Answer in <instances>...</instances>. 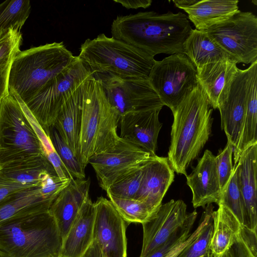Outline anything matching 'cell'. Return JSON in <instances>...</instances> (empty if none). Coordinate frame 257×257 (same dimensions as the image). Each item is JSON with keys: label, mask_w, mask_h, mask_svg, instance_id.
I'll list each match as a JSON object with an SVG mask.
<instances>
[{"label": "cell", "mask_w": 257, "mask_h": 257, "mask_svg": "<svg viewBox=\"0 0 257 257\" xmlns=\"http://www.w3.org/2000/svg\"><path fill=\"white\" fill-rule=\"evenodd\" d=\"M148 80L162 103L172 112L198 85L196 68L183 53L156 60Z\"/></svg>", "instance_id": "cell-8"}, {"label": "cell", "mask_w": 257, "mask_h": 257, "mask_svg": "<svg viewBox=\"0 0 257 257\" xmlns=\"http://www.w3.org/2000/svg\"><path fill=\"white\" fill-rule=\"evenodd\" d=\"M62 242L49 211L0 223V250L7 257H60Z\"/></svg>", "instance_id": "cell-5"}, {"label": "cell", "mask_w": 257, "mask_h": 257, "mask_svg": "<svg viewBox=\"0 0 257 257\" xmlns=\"http://www.w3.org/2000/svg\"><path fill=\"white\" fill-rule=\"evenodd\" d=\"M213 230L210 244L212 257H221L235 242L242 225L234 214L222 204L212 213Z\"/></svg>", "instance_id": "cell-26"}, {"label": "cell", "mask_w": 257, "mask_h": 257, "mask_svg": "<svg viewBox=\"0 0 257 257\" xmlns=\"http://www.w3.org/2000/svg\"><path fill=\"white\" fill-rule=\"evenodd\" d=\"M103 257V256H102Z\"/></svg>", "instance_id": "cell-47"}, {"label": "cell", "mask_w": 257, "mask_h": 257, "mask_svg": "<svg viewBox=\"0 0 257 257\" xmlns=\"http://www.w3.org/2000/svg\"><path fill=\"white\" fill-rule=\"evenodd\" d=\"M192 29L186 15L154 11L117 16L111 25L112 37L154 58L159 54L183 53Z\"/></svg>", "instance_id": "cell-1"}, {"label": "cell", "mask_w": 257, "mask_h": 257, "mask_svg": "<svg viewBox=\"0 0 257 257\" xmlns=\"http://www.w3.org/2000/svg\"><path fill=\"white\" fill-rule=\"evenodd\" d=\"M90 179H72L52 202L49 211L63 239L86 199L89 196Z\"/></svg>", "instance_id": "cell-19"}, {"label": "cell", "mask_w": 257, "mask_h": 257, "mask_svg": "<svg viewBox=\"0 0 257 257\" xmlns=\"http://www.w3.org/2000/svg\"><path fill=\"white\" fill-rule=\"evenodd\" d=\"M94 203L88 196L63 240L60 257H82L93 241Z\"/></svg>", "instance_id": "cell-21"}, {"label": "cell", "mask_w": 257, "mask_h": 257, "mask_svg": "<svg viewBox=\"0 0 257 257\" xmlns=\"http://www.w3.org/2000/svg\"><path fill=\"white\" fill-rule=\"evenodd\" d=\"M229 250L230 257H257L256 231L242 225L235 242Z\"/></svg>", "instance_id": "cell-37"}, {"label": "cell", "mask_w": 257, "mask_h": 257, "mask_svg": "<svg viewBox=\"0 0 257 257\" xmlns=\"http://www.w3.org/2000/svg\"><path fill=\"white\" fill-rule=\"evenodd\" d=\"M22 41V34L18 29H11L0 37V103L10 94V72L15 57L21 51Z\"/></svg>", "instance_id": "cell-28"}, {"label": "cell", "mask_w": 257, "mask_h": 257, "mask_svg": "<svg viewBox=\"0 0 257 257\" xmlns=\"http://www.w3.org/2000/svg\"><path fill=\"white\" fill-rule=\"evenodd\" d=\"M233 166V174L221 192L219 204L229 209L244 226L246 217L245 205L239 184L238 166L235 164Z\"/></svg>", "instance_id": "cell-32"}, {"label": "cell", "mask_w": 257, "mask_h": 257, "mask_svg": "<svg viewBox=\"0 0 257 257\" xmlns=\"http://www.w3.org/2000/svg\"><path fill=\"white\" fill-rule=\"evenodd\" d=\"M107 196L127 225L132 223L142 224L149 221L155 217L159 209L145 201L119 198L108 194Z\"/></svg>", "instance_id": "cell-30"}, {"label": "cell", "mask_w": 257, "mask_h": 257, "mask_svg": "<svg viewBox=\"0 0 257 257\" xmlns=\"http://www.w3.org/2000/svg\"><path fill=\"white\" fill-rule=\"evenodd\" d=\"M146 163L123 174L108 187L106 193L119 198L135 199L141 186L143 167Z\"/></svg>", "instance_id": "cell-33"}, {"label": "cell", "mask_w": 257, "mask_h": 257, "mask_svg": "<svg viewBox=\"0 0 257 257\" xmlns=\"http://www.w3.org/2000/svg\"><path fill=\"white\" fill-rule=\"evenodd\" d=\"M82 257H102L101 250L95 240Z\"/></svg>", "instance_id": "cell-42"}, {"label": "cell", "mask_w": 257, "mask_h": 257, "mask_svg": "<svg viewBox=\"0 0 257 257\" xmlns=\"http://www.w3.org/2000/svg\"><path fill=\"white\" fill-rule=\"evenodd\" d=\"M198 85L172 112L174 120L168 159L174 171L187 176L186 170L208 141L212 109Z\"/></svg>", "instance_id": "cell-2"}, {"label": "cell", "mask_w": 257, "mask_h": 257, "mask_svg": "<svg viewBox=\"0 0 257 257\" xmlns=\"http://www.w3.org/2000/svg\"><path fill=\"white\" fill-rule=\"evenodd\" d=\"M77 59V56H73L63 42L21 51L11 68L9 93L16 95L26 103Z\"/></svg>", "instance_id": "cell-4"}, {"label": "cell", "mask_w": 257, "mask_h": 257, "mask_svg": "<svg viewBox=\"0 0 257 257\" xmlns=\"http://www.w3.org/2000/svg\"><path fill=\"white\" fill-rule=\"evenodd\" d=\"M187 205L181 200L162 204L155 217L142 224L143 244L139 257H145L163 244L185 222Z\"/></svg>", "instance_id": "cell-15"}, {"label": "cell", "mask_w": 257, "mask_h": 257, "mask_svg": "<svg viewBox=\"0 0 257 257\" xmlns=\"http://www.w3.org/2000/svg\"><path fill=\"white\" fill-rule=\"evenodd\" d=\"M202 257H212V256L210 251L206 255Z\"/></svg>", "instance_id": "cell-45"}, {"label": "cell", "mask_w": 257, "mask_h": 257, "mask_svg": "<svg viewBox=\"0 0 257 257\" xmlns=\"http://www.w3.org/2000/svg\"><path fill=\"white\" fill-rule=\"evenodd\" d=\"M162 108L159 107L120 116L119 137L152 156L156 155L158 137L162 126L159 119Z\"/></svg>", "instance_id": "cell-16"}, {"label": "cell", "mask_w": 257, "mask_h": 257, "mask_svg": "<svg viewBox=\"0 0 257 257\" xmlns=\"http://www.w3.org/2000/svg\"><path fill=\"white\" fill-rule=\"evenodd\" d=\"M120 116L109 103L100 82L91 75L83 85L79 160L85 168L91 158L113 146Z\"/></svg>", "instance_id": "cell-6"}, {"label": "cell", "mask_w": 257, "mask_h": 257, "mask_svg": "<svg viewBox=\"0 0 257 257\" xmlns=\"http://www.w3.org/2000/svg\"><path fill=\"white\" fill-rule=\"evenodd\" d=\"M62 162L74 179L85 178V168L53 126L47 133Z\"/></svg>", "instance_id": "cell-34"}, {"label": "cell", "mask_w": 257, "mask_h": 257, "mask_svg": "<svg viewBox=\"0 0 257 257\" xmlns=\"http://www.w3.org/2000/svg\"><path fill=\"white\" fill-rule=\"evenodd\" d=\"M237 0H201L183 9L195 29L206 31L211 26L225 21L238 13Z\"/></svg>", "instance_id": "cell-25"}, {"label": "cell", "mask_w": 257, "mask_h": 257, "mask_svg": "<svg viewBox=\"0 0 257 257\" xmlns=\"http://www.w3.org/2000/svg\"><path fill=\"white\" fill-rule=\"evenodd\" d=\"M29 0H7L0 4V37L11 29L21 30L31 11Z\"/></svg>", "instance_id": "cell-31"}, {"label": "cell", "mask_w": 257, "mask_h": 257, "mask_svg": "<svg viewBox=\"0 0 257 257\" xmlns=\"http://www.w3.org/2000/svg\"><path fill=\"white\" fill-rule=\"evenodd\" d=\"M233 148L232 145L227 142L225 148L220 150L215 156L217 171L221 192H222L227 186L234 171L232 165V155Z\"/></svg>", "instance_id": "cell-38"}, {"label": "cell", "mask_w": 257, "mask_h": 257, "mask_svg": "<svg viewBox=\"0 0 257 257\" xmlns=\"http://www.w3.org/2000/svg\"><path fill=\"white\" fill-rule=\"evenodd\" d=\"M187 184L192 193L194 208L219 204L221 194L215 156L206 150L192 173L186 176Z\"/></svg>", "instance_id": "cell-17"}, {"label": "cell", "mask_w": 257, "mask_h": 257, "mask_svg": "<svg viewBox=\"0 0 257 257\" xmlns=\"http://www.w3.org/2000/svg\"><path fill=\"white\" fill-rule=\"evenodd\" d=\"M153 156L120 138L105 151L89 161L99 186L106 191L116 179L128 171L148 161Z\"/></svg>", "instance_id": "cell-12"}, {"label": "cell", "mask_w": 257, "mask_h": 257, "mask_svg": "<svg viewBox=\"0 0 257 257\" xmlns=\"http://www.w3.org/2000/svg\"><path fill=\"white\" fill-rule=\"evenodd\" d=\"M174 179V171L167 157L153 156L143 167L141 186L135 199L159 209Z\"/></svg>", "instance_id": "cell-18"}, {"label": "cell", "mask_w": 257, "mask_h": 257, "mask_svg": "<svg viewBox=\"0 0 257 257\" xmlns=\"http://www.w3.org/2000/svg\"><path fill=\"white\" fill-rule=\"evenodd\" d=\"M113 1L120 4L122 7L127 9H146L152 3L151 0H113Z\"/></svg>", "instance_id": "cell-41"}, {"label": "cell", "mask_w": 257, "mask_h": 257, "mask_svg": "<svg viewBox=\"0 0 257 257\" xmlns=\"http://www.w3.org/2000/svg\"><path fill=\"white\" fill-rule=\"evenodd\" d=\"M213 230L211 219L195 240L186 247L177 257H202L210 251V244Z\"/></svg>", "instance_id": "cell-39"}, {"label": "cell", "mask_w": 257, "mask_h": 257, "mask_svg": "<svg viewBox=\"0 0 257 257\" xmlns=\"http://www.w3.org/2000/svg\"><path fill=\"white\" fill-rule=\"evenodd\" d=\"M93 240L103 257H127L126 223L110 201L100 196L94 203Z\"/></svg>", "instance_id": "cell-14"}, {"label": "cell", "mask_w": 257, "mask_h": 257, "mask_svg": "<svg viewBox=\"0 0 257 257\" xmlns=\"http://www.w3.org/2000/svg\"><path fill=\"white\" fill-rule=\"evenodd\" d=\"M197 216V212L196 210L188 213L184 224L162 245L145 257H165L175 246L189 236Z\"/></svg>", "instance_id": "cell-36"}, {"label": "cell", "mask_w": 257, "mask_h": 257, "mask_svg": "<svg viewBox=\"0 0 257 257\" xmlns=\"http://www.w3.org/2000/svg\"><path fill=\"white\" fill-rule=\"evenodd\" d=\"M199 0H173L175 7L183 10L189 8L198 2Z\"/></svg>", "instance_id": "cell-43"}, {"label": "cell", "mask_w": 257, "mask_h": 257, "mask_svg": "<svg viewBox=\"0 0 257 257\" xmlns=\"http://www.w3.org/2000/svg\"><path fill=\"white\" fill-rule=\"evenodd\" d=\"M83 84L65 99L53 126L79 160Z\"/></svg>", "instance_id": "cell-23"}, {"label": "cell", "mask_w": 257, "mask_h": 257, "mask_svg": "<svg viewBox=\"0 0 257 257\" xmlns=\"http://www.w3.org/2000/svg\"><path fill=\"white\" fill-rule=\"evenodd\" d=\"M97 80L120 116L164 106L148 79L108 77Z\"/></svg>", "instance_id": "cell-11"}, {"label": "cell", "mask_w": 257, "mask_h": 257, "mask_svg": "<svg viewBox=\"0 0 257 257\" xmlns=\"http://www.w3.org/2000/svg\"><path fill=\"white\" fill-rule=\"evenodd\" d=\"M221 257H230V253L228 251L226 253H225L223 255H222Z\"/></svg>", "instance_id": "cell-44"}, {"label": "cell", "mask_w": 257, "mask_h": 257, "mask_svg": "<svg viewBox=\"0 0 257 257\" xmlns=\"http://www.w3.org/2000/svg\"><path fill=\"white\" fill-rule=\"evenodd\" d=\"M0 257H7L3 252L0 250Z\"/></svg>", "instance_id": "cell-46"}, {"label": "cell", "mask_w": 257, "mask_h": 257, "mask_svg": "<svg viewBox=\"0 0 257 257\" xmlns=\"http://www.w3.org/2000/svg\"><path fill=\"white\" fill-rule=\"evenodd\" d=\"M77 57L96 79H148L156 61L134 47L104 34L86 39L81 45Z\"/></svg>", "instance_id": "cell-3"}, {"label": "cell", "mask_w": 257, "mask_h": 257, "mask_svg": "<svg viewBox=\"0 0 257 257\" xmlns=\"http://www.w3.org/2000/svg\"><path fill=\"white\" fill-rule=\"evenodd\" d=\"M257 73V61L246 69H238L225 100L219 106L221 125L227 142L237 148L243 124L251 82Z\"/></svg>", "instance_id": "cell-13"}, {"label": "cell", "mask_w": 257, "mask_h": 257, "mask_svg": "<svg viewBox=\"0 0 257 257\" xmlns=\"http://www.w3.org/2000/svg\"><path fill=\"white\" fill-rule=\"evenodd\" d=\"M55 172L52 165L48 166H23L12 168H1L0 175L11 180L33 187L39 186L44 173Z\"/></svg>", "instance_id": "cell-35"}, {"label": "cell", "mask_w": 257, "mask_h": 257, "mask_svg": "<svg viewBox=\"0 0 257 257\" xmlns=\"http://www.w3.org/2000/svg\"><path fill=\"white\" fill-rule=\"evenodd\" d=\"M238 69L236 63L227 60L208 64L197 69L198 84L213 108H218L226 99Z\"/></svg>", "instance_id": "cell-20"}, {"label": "cell", "mask_w": 257, "mask_h": 257, "mask_svg": "<svg viewBox=\"0 0 257 257\" xmlns=\"http://www.w3.org/2000/svg\"><path fill=\"white\" fill-rule=\"evenodd\" d=\"M183 54L190 60L196 69L218 62L229 60L236 63L205 31L192 30L184 44Z\"/></svg>", "instance_id": "cell-24"}, {"label": "cell", "mask_w": 257, "mask_h": 257, "mask_svg": "<svg viewBox=\"0 0 257 257\" xmlns=\"http://www.w3.org/2000/svg\"><path fill=\"white\" fill-rule=\"evenodd\" d=\"M237 64L257 61V17L240 11L205 31Z\"/></svg>", "instance_id": "cell-10"}, {"label": "cell", "mask_w": 257, "mask_h": 257, "mask_svg": "<svg viewBox=\"0 0 257 257\" xmlns=\"http://www.w3.org/2000/svg\"><path fill=\"white\" fill-rule=\"evenodd\" d=\"M54 200L43 196L39 186L19 192L0 204V223L16 216L48 211Z\"/></svg>", "instance_id": "cell-27"}, {"label": "cell", "mask_w": 257, "mask_h": 257, "mask_svg": "<svg viewBox=\"0 0 257 257\" xmlns=\"http://www.w3.org/2000/svg\"><path fill=\"white\" fill-rule=\"evenodd\" d=\"M213 209V206L212 204H208L205 207V211L202 213L201 218L196 229L190 234L186 239L175 246L165 257H177L186 247L195 240L212 219Z\"/></svg>", "instance_id": "cell-40"}, {"label": "cell", "mask_w": 257, "mask_h": 257, "mask_svg": "<svg viewBox=\"0 0 257 257\" xmlns=\"http://www.w3.org/2000/svg\"><path fill=\"white\" fill-rule=\"evenodd\" d=\"M257 73L251 80L247 101L246 111L238 145L233 151L234 165L241 153L257 143Z\"/></svg>", "instance_id": "cell-29"}, {"label": "cell", "mask_w": 257, "mask_h": 257, "mask_svg": "<svg viewBox=\"0 0 257 257\" xmlns=\"http://www.w3.org/2000/svg\"><path fill=\"white\" fill-rule=\"evenodd\" d=\"M51 165L19 103L9 94L0 103V167Z\"/></svg>", "instance_id": "cell-7"}, {"label": "cell", "mask_w": 257, "mask_h": 257, "mask_svg": "<svg viewBox=\"0 0 257 257\" xmlns=\"http://www.w3.org/2000/svg\"><path fill=\"white\" fill-rule=\"evenodd\" d=\"M91 75L77 57L70 67L25 103L46 134L53 127L65 99L80 87Z\"/></svg>", "instance_id": "cell-9"}, {"label": "cell", "mask_w": 257, "mask_h": 257, "mask_svg": "<svg viewBox=\"0 0 257 257\" xmlns=\"http://www.w3.org/2000/svg\"><path fill=\"white\" fill-rule=\"evenodd\" d=\"M240 189L244 201L246 217L244 226L257 230V143L243 151L236 164Z\"/></svg>", "instance_id": "cell-22"}]
</instances>
